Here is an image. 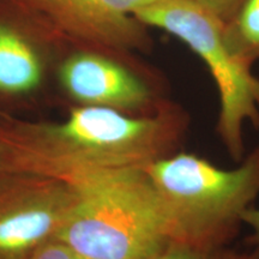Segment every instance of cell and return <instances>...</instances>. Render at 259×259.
Masks as SVG:
<instances>
[{"label":"cell","instance_id":"7a4b0ae2","mask_svg":"<svg viewBox=\"0 0 259 259\" xmlns=\"http://www.w3.org/2000/svg\"><path fill=\"white\" fill-rule=\"evenodd\" d=\"M76 193L54 235L92 259H155L170 242L147 169L102 170L66 183Z\"/></svg>","mask_w":259,"mask_h":259},{"label":"cell","instance_id":"5b68a950","mask_svg":"<svg viewBox=\"0 0 259 259\" xmlns=\"http://www.w3.org/2000/svg\"><path fill=\"white\" fill-rule=\"evenodd\" d=\"M76 193L63 181L30 176L0 196V259H29L54 235Z\"/></svg>","mask_w":259,"mask_h":259},{"label":"cell","instance_id":"ba28073f","mask_svg":"<svg viewBox=\"0 0 259 259\" xmlns=\"http://www.w3.org/2000/svg\"><path fill=\"white\" fill-rule=\"evenodd\" d=\"M40 79L41 65L30 45L18 32L0 23V90L30 92Z\"/></svg>","mask_w":259,"mask_h":259},{"label":"cell","instance_id":"52a82bcc","mask_svg":"<svg viewBox=\"0 0 259 259\" xmlns=\"http://www.w3.org/2000/svg\"><path fill=\"white\" fill-rule=\"evenodd\" d=\"M157 0H30L38 11L71 35L113 51L145 46L139 10Z\"/></svg>","mask_w":259,"mask_h":259},{"label":"cell","instance_id":"9c48e42d","mask_svg":"<svg viewBox=\"0 0 259 259\" xmlns=\"http://www.w3.org/2000/svg\"><path fill=\"white\" fill-rule=\"evenodd\" d=\"M225 38L240 59L253 66L259 60V0H241L225 23Z\"/></svg>","mask_w":259,"mask_h":259},{"label":"cell","instance_id":"3957f363","mask_svg":"<svg viewBox=\"0 0 259 259\" xmlns=\"http://www.w3.org/2000/svg\"><path fill=\"white\" fill-rule=\"evenodd\" d=\"M225 169L179 150L145 169L163 204L170 242L211 248L231 245L259 198V145Z\"/></svg>","mask_w":259,"mask_h":259},{"label":"cell","instance_id":"8fae6325","mask_svg":"<svg viewBox=\"0 0 259 259\" xmlns=\"http://www.w3.org/2000/svg\"><path fill=\"white\" fill-rule=\"evenodd\" d=\"M29 259H92L84 255L69 245L56 239L47 241L37 248Z\"/></svg>","mask_w":259,"mask_h":259},{"label":"cell","instance_id":"8992f818","mask_svg":"<svg viewBox=\"0 0 259 259\" xmlns=\"http://www.w3.org/2000/svg\"><path fill=\"white\" fill-rule=\"evenodd\" d=\"M65 89L85 106L153 114L168 101L157 100L147 80L126 65L96 53H79L60 70Z\"/></svg>","mask_w":259,"mask_h":259},{"label":"cell","instance_id":"4fadbf2b","mask_svg":"<svg viewBox=\"0 0 259 259\" xmlns=\"http://www.w3.org/2000/svg\"><path fill=\"white\" fill-rule=\"evenodd\" d=\"M244 225L251 229V234L246 239L248 246L259 247V206H252L244 216Z\"/></svg>","mask_w":259,"mask_h":259},{"label":"cell","instance_id":"6da1fadb","mask_svg":"<svg viewBox=\"0 0 259 259\" xmlns=\"http://www.w3.org/2000/svg\"><path fill=\"white\" fill-rule=\"evenodd\" d=\"M190 122L169 101L147 115L84 106L60 124L19 126L0 139L9 169L66 184L94 171L145 169L180 150Z\"/></svg>","mask_w":259,"mask_h":259},{"label":"cell","instance_id":"277c9868","mask_svg":"<svg viewBox=\"0 0 259 259\" xmlns=\"http://www.w3.org/2000/svg\"><path fill=\"white\" fill-rule=\"evenodd\" d=\"M136 18L179 38L205 64L219 93L216 134L232 160L240 162L246 125L259 128V77L229 48L225 23L190 0H157Z\"/></svg>","mask_w":259,"mask_h":259},{"label":"cell","instance_id":"7c38bea8","mask_svg":"<svg viewBox=\"0 0 259 259\" xmlns=\"http://www.w3.org/2000/svg\"><path fill=\"white\" fill-rule=\"evenodd\" d=\"M190 2L209 11L210 14L221 19L223 23H226L234 14L241 0H190Z\"/></svg>","mask_w":259,"mask_h":259},{"label":"cell","instance_id":"30bf717a","mask_svg":"<svg viewBox=\"0 0 259 259\" xmlns=\"http://www.w3.org/2000/svg\"><path fill=\"white\" fill-rule=\"evenodd\" d=\"M155 259H259V247L236 248L227 245L200 248L169 242Z\"/></svg>","mask_w":259,"mask_h":259}]
</instances>
